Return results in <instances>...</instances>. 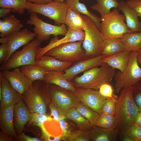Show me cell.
Listing matches in <instances>:
<instances>
[{"instance_id": "cell-11", "label": "cell", "mask_w": 141, "mask_h": 141, "mask_svg": "<svg viewBox=\"0 0 141 141\" xmlns=\"http://www.w3.org/2000/svg\"><path fill=\"white\" fill-rule=\"evenodd\" d=\"M26 24L34 26V31L37 34L36 38L41 43L48 40L51 35L65 36L68 31L65 24L59 26L49 24L39 18L35 13H31Z\"/></svg>"}, {"instance_id": "cell-33", "label": "cell", "mask_w": 141, "mask_h": 141, "mask_svg": "<svg viewBox=\"0 0 141 141\" xmlns=\"http://www.w3.org/2000/svg\"><path fill=\"white\" fill-rule=\"evenodd\" d=\"M75 108L90 123L92 127L96 126L100 115L90 107L80 103Z\"/></svg>"}, {"instance_id": "cell-34", "label": "cell", "mask_w": 141, "mask_h": 141, "mask_svg": "<svg viewBox=\"0 0 141 141\" xmlns=\"http://www.w3.org/2000/svg\"><path fill=\"white\" fill-rule=\"evenodd\" d=\"M27 0H0L1 8L12 9V11L24 14Z\"/></svg>"}, {"instance_id": "cell-27", "label": "cell", "mask_w": 141, "mask_h": 141, "mask_svg": "<svg viewBox=\"0 0 141 141\" xmlns=\"http://www.w3.org/2000/svg\"><path fill=\"white\" fill-rule=\"evenodd\" d=\"M65 24L72 30L84 31L87 26L81 15L70 8L68 10Z\"/></svg>"}, {"instance_id": "cell-15", "label": "cell", "mask_w": 141, "mask_h": 141, "mask_svg": "<svg viewBox=\"0 0 141 141\" xmlns=\"http://www.w3.org/2000/svg\"><path fill=\"white\" fill-rule=\"evenodd\" d=\"M4 76L11 86L22 95L26 92L33 81L27 78L18 68L11 70H2Z\"/></svg>"}, {"instance_id": "cell-10", "label": "cell", "mask_w": 141, "mask_h": 141, "mask_svg": "<svg viewBox=\"0 0 141 141\" xmlns=\"http://www.w3.org/2000/svg\"><path fill=\"white\" fill-rule=\"evenodd\" d=\"M83 42H70L61 44L48 50L44 55L72 63L87 58L85 56V50L82 48Z\"/></svg>"}, {"instance_id": "cell-22", "label": "cell", "mask_w": 141, "mask_h": 141, "mask_svg": "<svg viewBox=\"0 0 141 141\" xmlns=\"http://www.w3.org/2000/svg\"><path fill=\"white\" fill-rule=\"evenodd\" d=\"M130 52L125 50L111 56L104 57L103 62L114 69H117L122 72L126 69L129 60Z\"/></svg>"}, {"instance_id": "cell-42", "label": "cell", "mask_w": 141, "mask_h": 141, "mask_svg": "<svg viewBox=\"0 0 141 141\" xmlns=\"http://www.w3.org/2000/svg\"><path fill=\"white\" fill-rule=\"evenodd\" d=\"M67 118L66 116H61L58 121L62 131V140L70 132L73 131L71 130L69 125L66 120Z\"/></svg>"}, {"instance_id": "cell-4", "label": "cell", "mask_w": 141, "mask_h": 141, "mask_svg": "<svg viewBox=\"0 0 141 141\" xmlns=\"http://www.w3.org/2000/svg\"><path fill=\"white\" fill-rule=\"evenodd\" d=\"M81 16L85 21L86 27L84 30L85 38L82 46L87 58L101 55L105 39L94 22L87 16Z\"/></svg>"}, {"instance_id": "cell-6", "label": "cell", "mask_w": 141, "mask_h": 141, "mask_svg": "<svg viewBox=\"0 0 141 141\" xmlns=\"http://www.w3.org/2000/svg\"><path fill=\"white\" fill-rule=\"evenodd\" d=\"M139 51L130 52L127 66L123 72L119 70L114 75L115 92L118 93L123 89L132 87L141 79V68L137 60Z\"/></svg>"}, {"instance_id": "cell-12", "label": "cell", "mask_w": 141, "mask_h": 141, "mask_svg": "<svg viewBox=\"0 0 141 141\" xmlns=\"http://www.w3.org/2000/svg\"><path fill=\"white\" fill-rule=\"evenodd\" d=\"M36 36L37 34L25 28L13 32L6 37H1L0 42L2 44L7 43L8 46V54L3 64L8 60L11 55L17 49L21 46L28 44Z\"/></svg>"}, {"instance_id": "cell-32", "label": "cell", "mask_w": 141, "mask_h": 141, "mask_svg": "<svg viewBox=\"0 0 141 141\" xmlns=\"http://www.w3.org/2000/svg\"><path fill=\"white\" fill-rule=\"evenodd\" d=\"M97 3L91 7L93 10L98 11L101 15L109 13L112 8H118L119 2L117 0H97Z\"/></svg>"}, {"instance_id": "cell-13", "label": "cell", "mask_w": 141, "mask_h": 141, "mask_svg": "<svg viewBox=\"0 0 141 141\" xmlns=\"http://www.w3.org/2000/svg\"><path fill=\"white\" fill-rule=\"evenodd\" d=\"M74 92L81 103L100 115L102 114V108L107 98L102 95L99 90L77 88Z\"/></svg>"}, {"instance_id": "cell-54", "label": "cell", "mask_w": 141, "mask_h": 141, "mask_svg": "<svg viewBox=\"0 0 141 141\" xmlns=\"http://www.w3.org/2000/svg\"><path fill=\"white\" fill-rule=\"evenodd\" d=\"M141 87V79L140 81L137 83Z\"/></svg>"}, {"instance_id": "cell-51", "label": "cell", "mask_w": 141, "mask_h": 141, "mask_svg": "<svg viewBox=\"0 0 141 141\" xmlns=\"http://www.w3.org/2000/svg\"><path fill=\"white\" fill-rule=\"evenodd\" d=\"M122 140L123 141H134V139L128 135L124 134L122 133Z\"/></svg>"}, {"instance_id": "cell-46", "label": "cell", "mask_w": 141, "mask_h": 141, "mask_svg": "<svg viewBox=\"0 0 141 141\" xmlns=\"http://www.w3.org/2000/svg\"><path fill=\"white\" fill-rule=\"evenodd\" d=\"M19 140L22 141H41V139L36 137H30L26 135L23 133L19 135Z\"/></svg>"}, {"instance_id": "cell-5", "label": "cell", "mask_w": 141, "mask_h": 141, "mask_svg": "<svg viewBox=\"0 0 141 141\" xmlns=\"http://www.w3.org/2000/svg\"><path fill=\"white\" fill-rule=\"evenodd\" d=\"M119 11L114 8L109 13L101 16L100 30L105 39H119L125 34L131 32L125 22L124 15Z\"/></svg>"}, {"instance_id": "cell-31", "label": "cell", "mask_w": 141, "mask_h": 141, "mask_svg": "<svg viewBox=\"0 0 141 141\" xmlns=\"http://www.w3.org/2000/svg\"><path fill=\"white\" fill-rule=\"evenodd\" d=\"M126 50L122 43L119 39H105L101 55L108 56Z\"/></svg>"}, {"instance_id": "cell-39", "label": "cell", "mask_w": 141, "mask_h": 141, "mask_svg": "<svg viewBox=\"0 0 141 141\" xmlns=\"http://www.w3.org/2000/svg\"><path fill=\"white\" fill-rule=\"evenodd\" d=\"M117 99L107 98L102 108V114H109L114 115Z\"/></svg>"}, {"instance_id": "cell-37", "label": "cell", "mask_w": 141, "mask_h": 141, "mask_svg": "<svg viewBox=\"0 0 141 141\" xmlns=\"http://www.w3.org/2000/svg\"><path fill=\"white\" fill-rule=\"evenodd\" d=\"M53 120L50 116L47 114L31 113L30 123L40 127L42 132L45 131L44 124L46 121Z\"/></svg>"}, {"instance_id": "cell-30", "label": "cell", "mask_w": 141, "mask_h": 141, "mask_svg": "<svg viewBox=\"0 0 141 141\" xmlns=\"http://www.w3.org/2000/svg\"><path fill=\"white\" fill-rule=\"evenodd\" d=\"M69 120L73 122L81 130L89 131L92 126L89 121L74 108L69 110L66 115Z\"/></svg>"}, {"instance_id": "cell-21", "label": "cell", "mask_w": 141, "mask_h": 141, "mask_svg": "<svg viewBox=\"0 0 141 141\" xmlns=\"http://www.w3.org/2000/svg\"><path fill=\"white\" fill-rule=\"evenodd\" d=\"M36 64L45 68L46 71H64L69 68L72 63L60 61L54 56L44 55L38 60Z\"/></svg>"}, {"instance_id": "cell-19", "label": "cell", "mask_w": 141, "mask_h": 141, "mask_svg": "<svg viewBox=\"0 0 141 141\" xmlns=\"http://www.w3.org/2000/svg\"><path fill=\"white\" fill-rule=\"evenodd\" d=\"M14 105L1 107L0 127L2 131L11 137L16 136L13 121Z\"/></svg>"}, {"instance_id": "cell-35", "label": "cell", "mask_w": 141, "mask_h": 141, "mask_svg": "<svg viewBox=\"0 0 141 141\" xmlns=\"http://www.w3.org/2000/svg\"><path fill=\"white\" fill-rule=\"evenodd\" d=\"M116 121L114 115L102 114L97 121L96 126L109 129L116 128Z\"/></svg>"}, {"instance_id": "cell-18", "label": "cell", "mask_w": 141, "mask_h": 141, "mask_svg": "<svg viewBox=\"0 0 141 141\" xmlns=\"http://www.w3.org/2000/svg\"><path fill=\"white\" fill-rule=\"evenodd\" d=\"M31 114L22 99L14 105L13 121L16 134L22 133L25 125L30 122Z\"/></svg>"}, {"instance_id": "cell-28", "label": "cell", "mask_w": 141, "mask_h": 141, "mask_svg": "<svg viewBox=\"0 0 141 141\" xmlns=\"http://www.w3.org/2000/svg\"><path fill=\"white\" fill-rule=\"evenodd\" d=\"M64 1L68 8L78 13L90 18L100 30V17L89 11L84 4L79 2V0H65Z\"/></svg>"}, {"instance_id": "cell-48", "label": "cell", "mask_w": 141, "mask_h": 141, "mask_svg": "<svg viewBox=\"0 0 141 141\" xmlns=\"http://www.w3.org/2000/svg\"><path fill=\"white\" fill-rule=\"evenodd\" d=\"M12 11L10 8H1L0 9V17H5Z\"/></svg>"}, {"instance_id": "cell-44", "label": "cell", "mask_w": 141, "mask_h": 141, "mask_svg": "<svg viewBox=\"0 0 141 141\" xmlns=\"http://www.w3.org/2000/svg\"><path fill=\"white\" fill-rule=\"evenodd\" d=\"M8 52V46L7 43H2L0 46V64L4 62Z\"/></svg>"}, {"instance_id": "cell-45", "label": "cell", "mask_w": 141, "mask_h": 141, "mask_svg": "<svg viewBox=\"0 0 141 141\" xmlns=\"http://www.w3.org/2000/svg\"><path fill=\"white\" fill-rule=\"evenodd\" d=\"M50 111V117L55 121H58L60 117L58 111L56 107L50 102L49 105Z\"/></svg>"}, {"instance_id": "cell-40", "label": "cell", "mask_w": 141, "mask_h": 141, "mask_svg": "<svg viewBox=\"0 0 141 141\" xmlns=\"http://www.w3.org/2000/svg\"><path fill=\"white\" fill-rule=\"evenodd\" d=\"M100 93L107 98L117 99L118 97L113 93V89L110 84L105 83L102 85L99 89Z\"/></svg>"}, {"instance_id": "cell-3", "label": "cell", "mask_w": 141, "mask_h": 141, "mask_svg": "<svg viewBox=\"0 0 141 141\" xmlns=\"http://www.w3.org/2000/svg\"><path fill=\"white\" fill-rule=\"evenodd\" d=\"M22 95L31 113L47 114V106L51 102L48 84L44 81H34L28 90Z\"/></svg>"}, {"instance_id": "cell-14", "label": "cell", "mask_w": 141, "mask_h": 141, "mask_svg": "<svg viewBox=\"0 0 141 141\" xmlns=\"http://www.w3.org/2000/svg\"><path fill=\"white\" fill-rule=\"evenodd\" d=\"M105 57L101 55L77 61L64 71V76L68 81H71L79 73L93 67L101 65L104 62L103 60Z\"/></svg>"}, {"instance_id": "cell-16", "label": "cell", "mask_w": 141, "mask_h": 141, "mask_svg": "<svg viewBox=\"0 0 141 141\" xmlns=\"http://www.w3.org/2000/svg\"><path fill=\"white\" fill-rule=\"evenodd\" d=\"M64 36L59 39L58 37L54 36L51 39L49 44L43 48L40 47L36 57V60L40 58L48 50L61 44L68 42L83 41L85 38L84 31L75 30L68 28Z\"/></svg>"}, {"instance_id": "cell-41", "label": "cell", "mask_w": 141, "mask_h": 141, "mask_svg": "<svg viewBox=\"0 0 141 141\" xmlns=\"http://www.w3.org/2000/svg\"><path fill=\"white\" fill-rule=\"evenodd\" d=\"M132 87L133 98L140 111L141 110V87L137 83Z\"/></svg>"}, {"instance_id": "cell-7", "label": "cell", "mask_w": 141, "mask_h": 141, "mask_svg": "<svg viewBox=\"0 0 141 141\" xmlns=\"http://www.w3.org/2000/svg\"><path fill=\"white\" fill-rule=\"evenodd\" d=\"M41 43L36 38L34 39L21 50L13 54L1 65V70H10L28 64H37L36 57Z\"/></svg>"}, {"instance_id": "cell-9", "label": "cell", "mask_w": 141, "mask_h": 141, "mask_svg": "<svg viewBox=\"0 0 141 141\" xmlns=\"http://www.w3.org/2000/svg\"><path fill=\"white\" fill-rule=\"evenodd\" d=\"M25 10L30 13L39 14L54 20L57 25L65 24L68 7L64 1H53L42 4H34L27 2Z\"/></svg>"}, {"instance_id": "cell-56", "label": "cell", "mask_w": 141, "mask_h": 141, "mask_svg": "<svg viewBox=\"0 0 141 141\" xmlns=\"http://www.w3.org/2000/svg\"><path fill=\"white\" fill-rule=\"evenodd\" d=\"M117 0V1H119V0Z\"/></svg>"}, {"instance_id": "cell-1", "label": "cell", "mask_w": 141, "mask_h": 141, "mask_svg": "<svg viewBox=\"0 0 141 141\" xmlns=\"http://www.w3.org/2000/svg\"><path fill=\"white\" fill-rule=\"evenodd\" d=\"M132 86L123 89L116 99L114 115L116 121V128L122 133L133 123L139 110L134 100Z\"/></svg>"}, {"instance_id": "cell-53", "label": "cell", "mask_w": 141, "mask_h": 141, "mask_svg": "<svg viewBox=\"0 0 141 141\" xmlns=\"http://www.w3.org/2000/svg\"><path fill=\"white\" fill-rule=\"evenodd\" d=\"M65 0H54V1L60 2H63Z\"/></svg>"}, {"instance_id": "cell-55", "label": "cell", "mask_w": 141, "mask_h": 141, "mask_svg": "<svg viewBox=\"0 0 141 141\" xmlns=\"http://www.w3.org/2000/svg\"><path fill=\"white\" fill-rule=\"evenodd\" d=\"M139 53L141 54V49L139 51Z\"/></svg>"}, {"instance_id": "cell-2", "label": "cell", "mask_w": 141, "mask_h": 141, "mask_svg": "<svg viewBox=\"0 0 141 141\" xmlns=\"http://www.w3.org/2000/svg\"><path fill=\"white\" fill-rule=\"evenodd\" d=\"M115 73V69L106 63L85 71L82 75L75 77L72 82L76 88L98 90L105 83L110 84Z\"/></svg>"}, {"instance_id": "cell-20", "label": "cell", "mask_w": 141, "mask_h": 141, "mask_svg": "<svg viewBox=\"0 0 141 141\" xmlns=\"http://www.w3.org/2000/svg\"><path fill=\"white\" fill-rule=\"evenodd\" d=\"M119 3L118 8L124 15L128 30L131 32H141V22L139 20L136 12L127 6L124 1L121 0Z\"/></svg>"}, {"instance_id": "cell-52", "label": "cell", "mask_w": 141, "mask_h": 141, "mask_svg": "<svg viewBox=\"0 0 141 141\" xmlns=\"http://www.w3.org/2000/svg\"><path fill=\"white\" fill-rule=\"evenodd\" d=\"M137 60L138 63L141 66V54L139 53L137 56Z\"/></svg>"}, {"instance_id": "cell-17", "label": "cell", "mask_w": 141, "mask_h": 141, "mask_svg": "<svg viewBox=\"0 0 141 141\" xmlns=\"http://www.w3.org/2000/svg\"><path fill=\"white\" fill-rule=\"evenodd\" d=\"M0 84L2 95L1 107L14 105L22 99V95L11 86L3 75L2 70L0 71Z\"/></svg>"}, {"instance_id": "cell-38", "label": "cell", "mask_w": 141, "mask_h": 141, "mask_svg": "<svg viewBox=\"0 0 141 141\" xmlns=\"http://www.w3.org/2000/svg\"><path fill=\"white\" fill-rule=\"evenodd\" d=\"M122 133L128 135L134 141H141V126L133 123Z\"/></svg>"}, {"instance_id": "cell-8", "label": "cell", "mask_w": 141, "mask_h": 141, "mask_svg": "<svg viewBox=\"0 0 141 141\" xmlns=\"http://www.w3.org/2000/svg\"><path fill=\"white\" fill-rule=\"evenodd\" d=\"M48 90L51 102L56 107L60 116H66L81 103L74 91L52 84H48Z\"/></svg>"}, {"instance_id": "cell-26", "label": "cell", "mask_w": 141, "mask_h": 141, "mask_svg": "<svg viewBox=\"0 0 141 141\" xmlns=\"http://www.w3.org/2000/svg\"><path fill=\"white\" fill-rule=\"evenodd\" d=\"M119 39L125 50L130 52L139 51L141 49V32L126 33Z\"/></svg>"}, {"instance_id": "cell-36", "label": "cell", "mask_w": 141, "mask_h": 141, "mask_svg": "<svg viewBox=\"0 0 141 141\" xmlns=\"http://www.w3.org/2000/svg\"><path fill=\"white\" fill-rule=\"evenodd\" d=\"M62 140L66 141H90L89 131L79 129L70 132Z\"/></svg>"}, {"instance_id": "cell-23", "label": "cell", "mask_w": 141, "mask_h": 141, "mask_svg": "<svg viewBox=\"0 0 141 141\" xmlns=\"http://www.w3.org/2000/svg\"><path fill=\"white\" fill-rule=\"evenodd\" d=\"M91 141H115L119 133L115 128L109 129L98 126L92 127L89 131Z\"/></svg>"}, {"instance_id": "cell-49", "label": "cell", "mask_w": 141, "mask_h": 141, "mask_svg": "<svg viewBox=\"0 0 141 141\" xmlns=\"http://www.w3.org/2000/svg\"><path fill=\"white\" fill-rule=\"evenodd\" d=\"M133 123L141 126V110L139 111L136 114Z\"/></svg>"}, {"instance_id": "cell-29", "label": "cell", "mask_w": 141, "mask_h": 141, "mask_svg": "<svg viewBox=\"0 0 141 141\" xmlns=\"http://www.w3.org/2000/svg\"><path fill=\"white\" fill-rule=\"evenodd\" d=\"M21 71L32 81L39 80L44 81L46 72L45 69L37 64H30L21 67Z\"/></svg>"}, {"instance_id": "cell-43", "label": "cell", "mask_w": 141, "mask_h": 141, "mask_svg": "<svg viewBox=\"0 0 141 141\" xmlns=\"http://www.w3.org/2000/svg\"><path fill=\"white\" fill-rule=\"evenodd\" d=\"M125 2L127 6L134 9L138 16L141 17V0H127Z\"/></svg>"}, {"instance_id": "cell-50", "label": "cell", "mask_w": 141, "mask_h": 141, "mask_svg": "<svg viewBox=\"0 0 141 141\" xmlns=\"http://www.w3.org/2000/svg\"><path fill=\"white\" fill-rule=\"evenodd\" d=\"M9 136L7 134L2 131L0 133V141H9L10 139H9Z\"/></svg>"}, {"instance_id": "cell-25", "label": "cell", "mask_w": 141, "mask_h": 141, "mask_svg": "<svg viewBox=\"0 0 141 141\" xmlns=\"http://www.w3.org/2000/svg\"><path fill=\"white\" fill-rule=\"evenodd\" d=\"M24 26L21 21L14 15H10L0 20V35L1 37H6L11 33L19 31Z\"/></svg>"}, {"instance_id": "cell-24", "label": "cell", "mask_w": 141, "mask_h": 141, "mask_svg": "<svg viewBox=\"0 0 141 141\" xmlns=\"http://www.w3.org/2000/svg\"><path fill=\"white\" fill-rule=\"evenodd\" d=\"M64 71H46L44 81L48 84H54L63 88L75 91L76 88L71 81L67 80L64 77Z\"/></svg>"}, {"instance_id": "cell-47", "label": "cell", "mask_w": 141, "mask_h": 141, "mask_svg": "<svg viewBox=\"0 0 141 141\" xmlns=\"http://www.w3.org/2000/svg\"><path fill=\"white\" fill-rule=\"evenodd\" d=\"M27 2L38 4H46L54 0H27Z\"/></svg>"}]
</instances>
